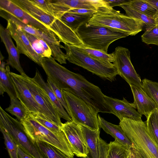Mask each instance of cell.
<instances>
[{
  "instance_id": "obj_31",
  "label": "cell",
  "mask_w": 158,
  "mask_h": 158,
  "mask_svg": "<svg viewBox=\"0 0 158 158\" xmlns=\"http://www.w3.org/2000/svg\"><path fill=\"white\" fill-rule=\"evenodd\" d=\"M10 104L5 110L15 116L21 121L26 118L29 112L17 98L10 99Z\"/></svg>"
},
{
  "instance_id": "obj_42",
  "label": "cell",
  "mask_w": 158,
  "mask_h": 158,
  "mask_svg": "<svg viewBox=\"0 0 158 158\" xmlns=\"http://www.w3.org/2000/svg\"><path fill=\"white\" fill-rule=\"evenodd\" d=\"M109 5L111 7L113 8L114 6H119L121 5L126 3L129 0H105Z\"/></svg>"
},
{
  "instance_id": "obj_34",
  "label": "cell",
  "mask_w": 158,
  "mask_h": 158,
  "mask_svg": "<svg viewBox=\"0 0 158 158\" xmlns=\"http://www.w3.org/2000/svg\"><path fill=\"white\" fill-rule=\"evenodd\" d=\"M146 123L149 133L158 144V109L150 114Z\"/></svg>"
},
{
  "instance_id": "obj_16",
  "label": "cell",
  "mask_w": 158,
  "mask_h": 158,
  "mask_svg": "<svg viewBox=\"0 0 158 158\" xmlns=\"http://www.w3.org/2000/svg\"><path fill=\"white\" fill-rule=\"evenodd\" d=\"M0 8L12 14L25 24L46 33L55 34L48 27L28 14L14 3L12 0H0Z\"/></svg>"
},
{
  "instance_id": "obj_45",
  "label": "cell",
  "mask_w": 158,
  "mask_h": 158,
  "mask_svg": "<svg viewBox=\"0 0 158 158\" xmlns=\"http://www.w3.org/2000/svg\"><path fill=\"white\" fill-rule=\"evenodd\" d=\"M152 5L158 11V0H144Z\"/></svg>"
},
{
  "instance_id": "obj_23",
  "label": "cell",
  "mask_w": 158,
  "mask_h": 158,
  "mask_svg": "<svg viewBox=\"0 0 158 158\" xmlns=\"http://www.w3.org/2000/svg\"><path fill=\"white\" fill-rule=\"evenodd\" d=\"M9 65L3 60H0V94L3 96L6 93L10 99L17 98V95L10 76Z\"/></svg>"
},
{
  "instance_id": "obj_44",
  "label": "cell",
  "mask_w": 158,
  "mask_h": 158,
  "mask_svg": "<svg viewBox=\"0 0 158 158\" xmlns=\"http://www.w3.org/2000/svg\"><path fill=\"white\" fill-rule=\"evenodd\" d=\"M18 153L19 158H34L26 152L18 145Z\"/></svg>"
},
{
  "instance_id": "obj_10",
  "label": "cell",
  "mask_w": 158,
  "mask_h": 158,
  "mask_svg": "<svg viewBox=\"0 0 158 158\" xmlns=\"http://www.w3.org/2000/svg\"><path fill=\"white\" fill-rule=\"evenodd\" d=\"M0 15L6 20H10L20 26L26 32L44 41L52 51V56L61 64H66L65 55L61 50L64 49L55 34L46 33L34 27L25 24L9 12L1 10Z\"/></svg>"
},
{
  "instance_id": "obj_25",
  "label": "cell",
  "mask_w": 158,
  "mask_h": 158,
  "mask_svg": "<svg viewBox=\"0 0 158 158\" xmlns=\"http://www.w3.org/2000/svg\"><path fill=\"white\" fill-rule=\"evenodd\" d=\"M34 142L42 158H71L57 148L47 143L40 141Z\"/></svg>"
},
{
  "instance_id": "obj_38",
  "label": "cell",
  "mask_w": 158,
  "mask_h": 158,
  "mask_svg": "<svg viewBox=\"0 0 158 158\" xmlns=\"http://www.w3.org/2000/svg\"><path fill=\"white\" fill-rule=\"evenodd\" d=\"M47 82L53 91L57 99L69 115V111L64 99L62 90L58 88L52 81L48 77Z\"/></svg>"
},
{
  "instance_id": "obj_36",
  "label": "cell",
  "mask_w": 158,
  "mask_h": 158,
  "mask_svg": "<svg viewBox=\"0 0 158 158\" xmlns=\"http://www.w3.org/2000/svg\"><path fill=\"white\" fill-rule=\"evenodd\" d=\"M142 41L147 45L154 44L158 46V25L147 27L141 36Z\"/></svg>"
},
{
  "instance_id": "obj_30",
  "label": "cell",
  "mask_w": 158,
  "mask_h": 158,
  "mask_svg": "<svg viewBox=\"0 0 158 158\" xmlns=\"http://www.w3.org/2000/svg\"><path fill=\"white\" fill-rule=\"evenodd\" d=\"M126 3L134 9L152 18L157 11L154 7L144 0H129Z\"/></svg>"
},
{
  "instance_id": "obj_46",
  "label": "cell",
  "mask_w": 158,
  "mask_h": 158,
  "mask_svg": "<svg viewBox=\"0 0 158 158\" xmlns=\"http://www.w3.org/2000/svg\"><path fill=\"white\" fill-rule=\"evenodd\" d=\"M156 25H158V11L157 10L156 14L152 17Z\"/></svg>"
},
{
  "instance_id": "obj_26",
  "label": "cell",
  "mask_w": 158,
  "mask_h": 158,
  "mask_svg": "<svg viewBox=\"0 0 158 158\" xmlns=\"http://www.w3.org/2000/svg\"><path fill=\"white\" fill-rule=\"evenodd\" d=\"M93 15L66 13L60 18L61 20L75 32L80 27L88 22Z\"/></svg>"
},
{
  "instance_id": "obj_33",
  "label": "cell",
  "mask_w": 158,
  "mask_h": 158,
  "mask_svg": "<svg viewBox=\"0 0 158 158\" xmlns=\"http://www.w3.org/2000/svg\"><path fill=\"white\" fill-rule=\"evenodd\" d=\"M0 130L3 135L4 143L10 158H19L18 153V144L3 127L0 125Z\"/></svg>"
},
{
  "instance_id": "obj_6",
  "label": "cell",
  "mask_w": 158,
  "mask_h": 158,
  "mask_svg": "<svg viewBox=\"0 0 158 158\" xmlns=\"http://www.w3.org/2000/svg\"><path fill=\"white\" fill-rule=\"evenodd\" d=\"M20 122L26 132L33 141L47 143L57 148L69 157L73 158L74 154L63 131L59 133L52 132L36 121L29 113Z\"/></svg>"
},
{
  "instance_id": "obj_8",
  "label": "cell",
  "mask_w": 158,
  "mask_h": 158,
  "mask_svg": "<svg viewBox=\"0 0 158 158\" xmlns=\"http://www.w3.org/2000/svg\"><path fill=\"white\" fill-rule=\"evenodd\" d=\"M72 121L92 130L100 131L98 112L85 101L69 91L62 90Z\"/></svg>"
},
{
  "instance_id": "obj_13",
  "label": "cell",
  "mask_w": 158,
  "mask_h": 158,
  "mask_svg": "<svg viewBox=\"0 0 158 158\" xmlns=\"http://www.w3.org/2000/svg\"><path fill=\"white\" fill-rule=\"evenodd\" d=\"M6 28L15 41L19 54H22L40 66H42L43 57L33 49L24 31L21 27L10 20H8Z\"/></svg>"
},
{
  "instance_id": "obj_39",
  "label": "cell",
  "mask_w": 158,
  "mask_h": 158,
  "mask_svg": "<svg viewBox=\"0 0 158 158\" xmlns=\"http://www.w3.org/2000/svg\"><path fill=\"white\" fill-rule=\"evenodd\" d=\"M36 5L48 14L55 17L53 7L50 0H31Z\"/></svg>"
},
{
  "instance_id": "obj_1",
  "label": "cell",
  "mask_w": 158,
  "mask_h": 158,
  "mask_svg": "<svg viewBox=\"0 0 158 158\" xmlns=\"http://www.w3.org/2000/svg\"><path fill=\"white\" fill-rule=\"evenodd\" d=\"M41 67L47 77L60 90L69 91L80 98L98 113L114 114L98 86L81 75L72 72L57 62L51 56L43 57Z\"/></svg>"
},
{
  "instance_id": "obj_14",
  "label": "cell",
  "mask_w": 158,
  "mask_h": 158,
  "mask_svg": "<svg viewBox=\"0 0 158 158\" xmlns=\"http://www.w3.org/2000/svg\"><path fill=\"white\" fill-rule=\"evenodd\" d=\"M61 130L64 133L74 155L85 157L89 153L81 125L73 121L62 123Z\"/></svg>"
},
{
  "instance_id": "obj_17",
  "label": "cell",
  "mask_w": 158,
  "mask_h": 158,
  "mask_svg": "<svg viewBox=\"0 0 158 158\" xmlns=\"http://www.w3.org/2000/svg\"><path fill=\"white\" fill-rule=\"evenodd\" d=\"M54 4L70 9H85L95 10L98 13L109 12L114 9L105 0H51Z\"/></svg>"
},
{
  "instance_id": "obj_4",
  "label": "cell",
  "mask_w": 158,
  "mask_h": 158,
  "mask_svg": "<svg viewBox=\"0 0 158 158\" xmlns=\"http://www.w3.org/2000/svg\"><path fill=\"white\" fill-rule=\"evenodd\" d=\"M85 46L108 53L109 45L128 35L119 30L85 23L75 32Z\"/></svg>"
},
{
  "instance_id": "obj_43",
  "label": "cell",
  "mask_w": 158,
  "mask_h": 158,
  "mask_svg": "<svg viewBox=\"0 0 158 158\" xmlns=\"http://www.w3.org/2000/svg\"><path fill=\"white\" fill-rule=\"evenodd\" d=\"M130 158H143L139 152L132 145L130 149Z\"/></svg>"
},
{
  "instance_id": "obj_41",
  "label": "cell",
  "mask_w": 158,
  "mask_h": 158,
  "mask_svg": "<svg viewBox=\"0 0 158 158\" xmlns=\"http://www.w3.org/2000/svg\"><path fill=\"white\" fill-rule=\"evenodd\" d=\"M67 13L86 15H93L98 12L94 10L85 9H73L69 10Z\"/></svg>"
},
{
  "instance_id": "obj_47",
  "label": "cell",
  "mask_w": 158,
  "mask_h": 158,
  "mask_svg": "<svg viewBox=\"0 0 158 158\" xmlns=\"http://www.w3.org/2000/svg\"><path fill=\"white\" fill-rule=\"evenodd\" d=\"M81 158H90L89 157H88V156H86L85 157H82Z\"/></svg>"
},
{
  "instance_id": "obj_15",
  "label": "cell",
  "mask_w": 158,
  "mask_h": 158,
  "mask_svg": "<svg viewBox=\"0 0 158 158\" xmlns=\"http://www.w3.org/2000/svg\"><path fill=\"white\" fill-rule=\"evenodd\" d=\"M17 98L28 112L40 114V108L21 75L10 72Z\"/></svg>"
},
{
  "instance_id": "obj_9",
  "label": "cell",
  "mask_w": 158,
  "mask_h": 158,
  "mask_svg": "<svg viewBox=\"0 0 158 158\" xmlns=\"http://www.w3.org/2000/svg\"><path fill=\"white\" fill-rule=\"evenodd\" d=\"M0 125L26 152L34 158H42L34 142L27 135L21 122L12 117L1 106Z\"/></svg>"
},
{
  "instance_id": "obj_20",
  "label": "cell",
  "mask_w": 158,
  "mask_h": 158,
  "mask_svg": "<svg viewBox=\"0 0 158 158\" xmlns=\"http://www.w3.org/2000/svg\"><path fill=\"white\" fill-rule=\"evenodd\" d=\"M0 36L8 53L7 64L15 69L21 75L26 74L22 67L19 60V53L12 40L8 30L1 24L0 26Z\"/></svg>"
},
{
  "instance_id": "obj_37",
  "label": "cell",
  "mask_w": 158,
  "mask_h": 158,
  "mask_svg": "<svg viewBox=\"0 0 158 158\" xmlns=\"http://www.w3.org/2000/svg\"><path fill=\"white\" fill-rule=\"evenodd\" d=\"M33 117L42 126L53 132H61V127L56 124L40 116L37 113H30Z\"/></svg>"
},
{
  "instance_id": "obj_24",
  "label": "cell",
  "mask_w": 158,
  "mask_h": 158,
  "mask_svg": "<svg viewBox=\"0 0 158 158\" xmlns=\"http://www.w3.org/2000/svg\"><path fill=\"white\" fill-rule=\"evenodd\" d=\"M84 138L92 158H100L98 138L100 131L92 130L81 125Z\"/></svg>"
},
{
  "instance_id": "obj_11",
  "label": "cell",
  "mask_w": 158,
  "mask_h": 158,
  "mask_svg": "<svg viewBox=\"0 0 158 158\" xmlns=\"http://www.w3.org/2000/svg\"><path fill=\"white\" fill-rule=\"evenodd\" d=\"M40 109V117L61 127V117L54 105L44 90L26 74L21 75Z\"/></svg>"
},
{
  "instance_id": "obj_40",
  "label": "cell",
  "mask_w": 158,
  "mask_h": 158,
  "mask_svg": "<svg viewBox=\"0 0 158 158\" xmlns=\"http://www.w3.org/2000/svg\"><path fill=\"white\" fill-rule=\"evenodd\" d=\"M98 148L100 158H107L108 144L99 136L98 138Z\"/></svg>"
},
{
  "instance_id": "obj_18",
  "label": "cell",
  "mask_w": 158,
  "mask_h": 158,
  "mask_svg": "<svg viewBox=\"0 0 158 158\" xmlns=\"http://www.w3.org/2000/svg\"><path fill=\"white\" fill-rule=\"evenodd\" d=\"M106 103L113 110L114 114L120 120L127 118L138 121L142 120V115L125 98L119 100L104 95Z\"/></svg>"
},
{
  "instance_id": "obj_3",
  "label": "cell",
  "mask_w": 158,
  "mask_h": 158,
  "mask_svg": "<svg viewBox=\"0 0 158 158\" xmlns=\"http://www.w3.org/2000/svg\"><path fill=\"white\" fill-rule=\"evenodd\" d=\"M119 125L143 158H158V144L149 133L146 122L123 118Z\"/></svg>"
},
{
  "instance_id": "obj_19",
  "label": "cell",
  "mask_w": 158,
  "mask_h": 158,
  "mask_svg": "<svg viewBox=\"0 0 158 158\" xmlns=\"http://www.w3.org/2000/svg\"><path fill=\"white\" fill-rule=\"evenodd\" d=\"M134 97L132 106L137 110L141 115H143L148 118L150 114L158 107L155 102L143 90L142 88L130 85Z\"/></svg>"
},
{
  "instance_id": "obj_12",
  "label": "cell",
  "mask_w": 158,
  "mask_h": 158,
  "mask_svg": "<svg viewBox=\"0 0 158 158\" xmlns=\"http://www.w3.org/2000/svg\"><path fill=\"white\" fill-rule=\"evenodd\" d=\"M112 53L114 57L113 64L116 69L118 75L130 86L142 88V81L132 64L129 49L122 46H118Z\"/></svg>"
},
{
  "instance_id": "obj_21",
  "label": "cell",
  "mask_w": 158,
  "mask_h": 158,
  "mask_svg": "<svg viewBox=\"0 0 158 158\" xmlns=\"http://www.w3.org/2000/svg\"><path fill=\"white\" fill-rule=\"evenodd\" d=\"M98 120L100 127L108 134H110L115 140L128 149L132 147V144L125 134L122 128L119 125H116L110 123L98 115Z\"/></svg>"
},
{
  "instance_id": "obj_27",
  "label": "cell",
  "mask_w": 158,
  "mask_h": 158,
  "mask_svg": "<svg viewBox=\"0 0 158 158\" xmlns=\"http://www.w3.org/2000/svg\"><path fill=\"white\" fill-rule=\"evenodd\" d=\"M25 32L33 49L37 53L43 58H49L52 56V51L44 41Z\"/></svg>"
},
{
  "instance_id": "obj_32",
  "label": "cell",
  "mask_w": 158,
  "mask_h": 158,
  "mask_svg": "<svg viewBox=\"0 0 158 158\" xmlns=\"http://www.w3.org/2000/svg\"><path fill=\"white\" fill-rule=\"evenodd\" d=\"M77 47L83 52L95 59L106 62H113V53L108 54L102 51L86 46Z\"/></svg>"
},
{
  "instance_id": "obj_28",
  "label": "cell",
  "mask_w": 158,
  "mask_h": 158,
  "mask_svg": "<svg viewBox=\"0 0 158 158\" xmlns=\"http://www.w3.org/2000/svg\"><path fill=\"white\" fill-rule=\"evenodd\" d=\"M107 158H128L130 152L128 149L114 140L108 144Z\"/></svg>"
},
{
  "instance_id": "obj_2",
  "label": "cell",
  "mask_w": 158,
  "mask_h": 158,
  "mask_svg": "<svg viewBox=\"0 0 158 158\" xmlns=\"http://www.w3.org/2000/svg\"><path fill=\"white\" fill-rule=\"evenodd\" d=\"M12 1L28 14L50 28L60 42L77 47L85 46L76 33L60 19L48 14L31 0Z\"/></svg>"
},
{
  "instance_id": "obj_7",
  "label": "cell",
  "mask_w": 158,
  "mask_h": 158,
  "mask_svg": "<svg viewBox=\"0 0 158 158\" xmlns=\"http://www.w3.org/2000/svg\"><path fill=\"white\" fill-rule=\"evenodd\" d=\"M88 23L117 29L131 36L141 31L145 25L142 20L125 15L114 9L108 12L94 14Z\"/></svg>"
},
{
  "instance_id": "obj_29",
  "label": "cell",
  "mask_w": 158,
  "mask_h": 158,
  "mask_svg": "<svg viewBox=\"0 0 158 158\" xmlns=\"http://www.w3.org/2000/svg\"><path fill=\"white\" fill-rule=\"evenodd\" d=\"M127 2L119 6L125 10L127 15L142 20L147 27H153L156 25L153 18L134 9L127 4Z\"/></svg>"
},
{
  "instance_id": "obj_48",
  "label": "cell",
  "mask_w": 158,
  "mask_h": 158,
  "mask_svg": "<svg viewBox=\"0 0 158 158\" xmlns=\"http://www.w3.org/2000/svg\"><path fill=\"white\" fill-rule=\"evenodd\" d=\"M128 158H130L129 155V156H128Z\"/></svg>"
},
{
  "instance_id": "obj_35",
  "label": "cell",
  "mask_w": 158,
  "mask_h": 158,
  "mask_svg": "<svg viewBox=\"0 0 158 158\" xmlns=\"http://www.w3.org/2000/svg\"><path fill=\"white\" fill-rule=\"evenodd\" d=\"M142 88L158 107V83L146 78L142 80Z\"/></svg>"
},
{
  "instance_id": "obj_5",
  "label": "cell",
  "mask_w": 158,
  "mask_h": 158,
  "mask_svg": "<svg viewBox=\"0 0 158 158\" xmlns=\"http://www.w3.org/2000/svg\"><path fill=\"white\" fill-rule=\"evenodd\" d=\"M64 49L66 52L65 56L67 60L102 78L112 81L118 75L113 63L95 59L81 51L77 46L65 44Z\"/></svg>"
},
{
  "instance_id": "obj_22",
  "label": "cell",
  "mask_w": 158,
  "mask_h": 158,
  "mask_svg": "<svg viewBox=\"0 0 158 158\" xmlns=\"http://www.w3.org/2000/svg\"><path fill=\"white\" fill-rule=\"evenodd\" d=\"M32 78L46 92L54 105L61 118L66 120L67 121H72L71 118L57 99L48 84L44 81L37 69L36 70L34 77Z\"/></svg>"
}]
</instances>
